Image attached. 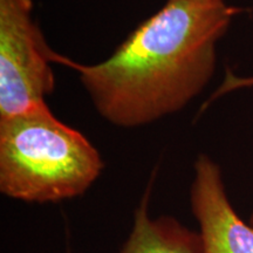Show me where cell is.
I'll return each mask as SVG.
<instances>
[{"mask_svg": "<svg viewBox=\"0 0 253 253\" xmlns=\"http://www.w3.org/2000/svg\"><path fill=\"white\" fill-rule=\"evenodd\" d=\"M237 12L225 1L167 0L103 61L55 60L77 71L101 118L138 128L181 112L204 90Z\"/></svg>", "mask_w": 253, "mask_h": 253, "instance_id": "cell-1", "label": "cell"}, {"mask_svg": "<svg viewBox=\"0 0 253 253\" xmlns=\"http://www.w3.org/2000/svg\"><path fill=\"white\" fill-rule=\"evenodd\" d=\"M56 54L33 17L32 0H0V119L48 106Z\"/></svg>", "mask_w": 253, "mask_h": 253, "instance_id": "cell-3", "label": "cell"}, {"mask_svg": "<svg viewBox=\"0 0 253 253\" xmlns=\"http://www.w3.org/2000/svg\"><path fill=\"white\" fill-rule=\"evenodd\" d=\"M190 207L199 226L201 253H253V225L237 213L220 167L205 154L195 161Z\"/></svg>", "mask_w": 253, "mask_h": 253, "instance_id": "cell-4", "label": "cell"}, {"mask_svg": "<svg viewBox=\"0 0 253 253\" xmlns=\"http://www.w3.org/2000/svg\"><path fill=\"white\" fill-rule=\"evenodd\" d=\"M68 253H72V251H71V250H68Z\"/></svg>", "mask_w": 253, "mask_h": 253, "instance_id": "cell-9", "label": "cell"}, {"mask_svg": "<svg viewBox=\"0 0 253 253\" xmlns=\"http://www.w3.org/2000/svg\"><path fill=\"white\" fill-rule=\"evenodd\" d=\"M203 1H216V2H220V1H225V0H203Z\"/></svg>", "mask_w": 253, "mask_h": 253, "instance_id": "cell-7", "label": "cell"}, {"mask_svg": "<svg viewBox=\"0 0 253 253\" xmlns=\"http://www.w3.org/2000/svg\"><path fill=\"white\" fill-rule=\"evenodd\" d=\"M154 176L134 211L130 233L118 253H201L198 232L171 216L153 218L149 201Z\"/></svg>", "mask_w": 253, "mask_h": 253, "instance_id": "cell-5", "label": "cell"}, {"mask_svg": "<svg viewBox=\"0 0 253 253\" xmlns=\"http://www.w3.org/2000/svg\"><path fill=\"white\" fill-rule=\"evenodd\" d=\"M250 223H251L252 225H253V212H252V214H251V219H250Z\"/></svg>", "mask_w": 253, "mask_h": 253, "instance_id": "cell-8", "label": "cell"}, {"mask_svg": "<svg viewBox=\"0 0 253 253\" xmlns=\"http://www.w3.org/2000/svg\"><path fill=\"white\" fill-rule=\"evenodd\" d=\"M253 88V74L251 75H237L235 73L227 74L225 79V89L229 93L237 90L252 89Z\"/></svg>", "mask_w": 253, "mask_h": 253, "instance_id": "cell-6", "label": "cell"}, {"mask_svg": "<svg viewBox=\"0 0 253 253\" xmlns=\"http://www.w3.org/2000/svg\"><path fill=\"white\" fill-rule=\"evenodd\" d=\"M104 163L94 144L48 106L0 119V192L26 203L80 197Z\"/></svg>", "mask_w": 253, "mask_h": 253, "instance_id": "cell-2", "label": "cell"}]
</instances>
